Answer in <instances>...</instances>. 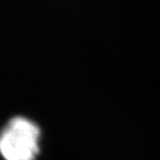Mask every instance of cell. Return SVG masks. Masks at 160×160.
<instances>
[{"label":"cell","instance_id":"cell-1","mask_svg":"<svg viewBox=\"0 0 160 160\" xmlns=\"http://www.w3.org/2000/svg\"><path fill=\"white\" fill-rule=\"evenodd\" d=\"M41 135V128L32 119L13 116L0 129V156L3 160H37Z\"/></svg>","mask_w":160,"mask_h":160}]
</instances>
